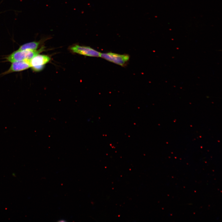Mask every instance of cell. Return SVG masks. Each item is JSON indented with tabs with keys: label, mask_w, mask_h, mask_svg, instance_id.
Segmentation results:
<instances>
[{
	"label": "cell",
	"mask_w": 222,
	"mask_h": 222,
	"mask_svg": "<svg viewBox=\"0 0 222 222\" xmlns=\"http://www.w3.org/2000/svg\"><path fill=\"white\" fill-rule=\"evenodd\" d=\"M12 63L10 68L3 74H6L14 72L22 71L28 69L31 67L29 60L18 61Z\"/></svg>",
	"instance_id": "5b68a950"
},
{
	"label": "cell",
	"mask_w": 222,
	"mask_h": 222,
	"mask_svg": "<svg viewBox=\"0 0 222 222\" xmlns=\"http://www.w3.org/2000/svg\"><path fill=\"white\" fill-rule=\"evenodd\" d=\"M70 49L74 52L89 56L100 57L101 54L89 47L80 46L78 45L72 47Z\"/></svg>",
	"instance_id": "277c9868"
},
{
	"label": "cell",
	"mask_w": 222,
	"mask_h": 222,
	"mask_svg": "<svg viewBox=\"0 0 222 222\" xmlns=\"http://www.w3.org/2000/svg\"><path fill=\"white\" fill-rule=\"evenodd\" d=\"M40 43V41H33L27 43L21 46L18 50L19 51L36 50L38 47Z\"/></svg>",
	"instance_id": "8992f818"
},
{
	"label": "cell",
	"mask_w": 222,
	"mask_h": 222,
	"mask_svg": "<svg viewBox=\"0 0 222 222\" xmlns=\"http://www.w3.org/2000/svg\"><path fill=\"white\" fill-rule=\"evenodd\" d=\"M100 57L121 66L125 65L130 58L128 54H119L111 52L101 53Z\"/></svg>",
	"instance_id": "7a4b0ae2"
},
{
	"label": "cell",
	"mask_w": 222,
	"mask_h": 222,
	"mask_svg": "<svg viewBox=\"0 0 222 222\" xmlns=\"http://www.w3.org/2000/svg\"><path fill=\"white\" fill-rule=\"evenodd\" d=\"M50 60V57L47 55L38 54L30 61L31 67L35 72L40 71L43 68L44 65Z\"/></svg>",
	"instance_id": "3957f363"
},
{
	"label": "cell",
	"mask_w": 222,
	"mask_h": 222,
	"mask_svg": "<svg viewBox=\"0 0 222 222\" xmlns=\"http://www.w3.org/2000/svg\"><path fill=\"white\" fill-rule=\"evenodd\" d=\"M43 49L41 48L38 50H17L14 51L6 57V59L10 62L23 60L30 61L36 56L43 51Z\"/></svg>",
	"instance_id": "6da1fadb"
}]
</instances>
